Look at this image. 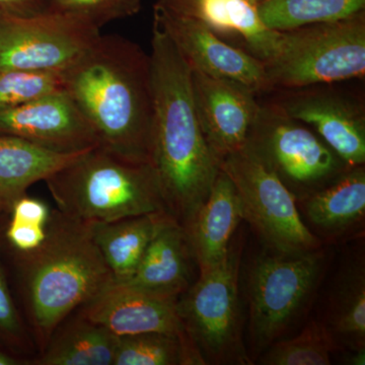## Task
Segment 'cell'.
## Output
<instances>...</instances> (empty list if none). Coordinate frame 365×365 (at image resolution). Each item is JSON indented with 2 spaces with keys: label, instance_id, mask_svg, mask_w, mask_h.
I'll return each mask as SVG.
<instances>
[{
  "label": "cell",
  "instance_id": "28",
  "mask_svg": "<svg viewBox=\"0 0 365 365\" xmlns=\"http://www.w3.org/2000/svg\"><path fill=\"white\" fill-rule=\"evenodd\" d=\"M51 210L42 199L26 194L19 198L4 228L6 248L20 253L37 249L44 242Z\"/></svg>",
  "mask_w": 365,
  "mask_h": 365
},
{
  "label": "cell",
  "instance_id": "30",
  "mask_svg": "<svg viewBox=\"0 0 365 365\" xmlns=\"http://www.w3.org/2000/svg\"><path fill=\"white\" fill-rule=\"evenodd\" d=\"M143 0H50L49 11L69 14L101 30L110 21L138 13Z\"/></svg>",
  "mask_w": 365,
  "mask_h": 365
},
{
  "label": "cell",
  "instance_id": "31",
  "mask_svg": "<svg viewBox=\"0 0 365 365\" xmlns=\"http://www.w3.org/2000/svg\"><path fill=\"white\" fill-rule=\"evenodd\" d=\"M49 9L50 0H0V16H30Z\"/></svg>",
  "mask_w": 365,
  "mask_h": 365
},
{
  "label": "cell",
  "instance_id": "32",
  "mask_svg": "<svg viewBox=\"0 0 365 365\" xmlns=\"http://www.w3.org/2000/svg\"><path fill=\"white\" fill-rule=\"evenodd\" d=\"M26 364L25 360L11 355V353L0 349V365H21Z\"/></svg>",
  "mask_w": 365,
  "mask_h": 365
},
{
  "label": "cell",
  "instance_id": "15",
  "mask_svg": "<svg viewBox=\"0 0 365 365\" xmlns=\"http://www.w3.org/2000/svg\"><path fill=\"white\" fill-rule=\"evenodd\" d=\"M177 302L114 280L76 312L116 336L158 332L190 339Z\"/></svg>",
  "mask_w": 365,
  "mask_h": 365
},
{
  "label": "cell",
  "instance_id": "26",
  "mask_svg": "<svg viewBox=\"0 0 365 365\" xmlns=\"http://www.w3.org/2000/svg\"><path fill=\"white\" fill-rule=\"evenodd\" d=\"M337 342L323 322L313 321L292 338L270 345L262 357L265 365H328Z\"/></svg>",
  "mask_w": 365,
  "mask_h": 365
},
{
  "label": "cell",
  "instance_id": "12",
  "mask_svg": "<svg viewBox=\"0 0 365 365\" xmlns=\"http://www.w3.org/2000/svg\"><path fill=\"white\" fill-rule=\"evenodd\" d=\"M153 21L162 26L191 68L246 86L257 95L270 93L265 66L251 53L228 44L203 21L158 1Z\"/></svg>",
  "mask_w": 365,
  "mask_h": 365
},
{
  "label": "cell",
  "instance_id": "9",
  "mask_svg": "<svg viewBox=\"0 0 365 365\" xmlns=\"http://www.w3.org/2000/svg\"><path fill=\"white\" fill-rule=\"evenodd\" d=\"M220 168L234 182L244 220L270 248L278 253L321 249L319 237L304 223L292 192L251 151H235Z\"/></svg>",
  "mask_w": 365,
  "mask_h": 365
},
{
  "label": "cell",
  "instance_id": "18",
  "mask_svg": "<svg viewBox=\"0 0 365 365\" xmlns=\"http://www.w3.org/2000/svg\"><path fill=\"white\" fill-rule=\"evenodd\" d=\"M193 252L185 228L175 218L151 240L127 284L155 295L179 299L190 287Z\"/></svg>",
  "mask_w": 365,
  "mask_h": 365
},
{
  "label": "cell",
  "instance_id": "8",
  "mask_svg": "<svg viewBox=\"0 0 365 365\" xmlns=\"http://www.w3.org/2000/svg\"><path fill=\"white\" fill-rule=\"evenodd\" d=\"M321 249L259 257L249 273L250 330L259 347L272 344L299 318L321 279Z\"/></svg>",
  "mask_w": 365,
  "mask_h": 365
},
{
  "label": "cell",
  "instance_id": "24",
  "mask_svg": "<svg viewBox=\"0 0 365 365\" xmlns=\"http://www.w3.org/2000/svg\"><path fill=\"white\" fill-rule=\"evenodd\" d=\"M258 7L266 26L284 32L357 16L365 11V0H261Z\"/></svg>",
  "mask_w": 365,
  "mask_h": 365
},
{
  "label": "cell",
  "instance_id": "21",
  "mask_svg": "<svg viewBox=\"0 0 365 365\" xmlns=\"http://www.w3.org/2000/svg\"><path fill=\"white\" fill-rule=\"evenodd\" d=\"M307 220L326 237L352 230L365 215V168H349L325 188L304 200Z\"/></svg>",
  "mask_w": 365,
  "mask_h": 365
},
{
  "label": "cell",
  "instance_id": "27",
  "mask_svg": "<svg viewBox=\"0 0 365 365\" xmlns=\"http://www.w3.org/2000/svg\"><path fill=\"white\" fill-rule=\"evenodd\" d=\"M7 216L0 215V349L25 361H33L38 354L37 347L14 299L4 265V228Z\"/></svg>",
  "mask_w": 365,
  "mask_h": 365
},
{
  "label": "cell",
  "instance_id": "11",
  "mask_svg": "<svg viewBox=\"0 0 365 365\" xmlns=\"http://www.w3.org/2000/svg\"><path fill=\"white\" fill-rule=\"evenodd\" d=\"M325 83L280 90L271 102L287 114L307 124L348 165L365 163V107L364 98Z\"/></svg>",
  "mask_w": 365,
  "mask_h": 365
},
{
  "label": "cell",
  "instance_id": "20",
  "mask_svg": "<svg viewBox=\"0 0 365 365\" xmlns=\"http://www.w3.org/2000/svg\"><path fill=\"white\" fill-rule=\"evenodd\" d=\"M170 218L168 211H158L93 225V239L115 280L130 279L151 240Z\"/></svg>",
  "mask_w": 365,
  "mask_h": 365
},
{
  "label": "cell",
  "instance_id": "5",
  "mask_svg": "<svg viewBox=\"0 0 365 365\" xmlns=\"http://www.w3.org/2000/svg\"><path fill=\"white\" fill-rule=\"evenodd\" d=\"M264 66L271 91L364 78L365 11L281 32Z\"/></svg>",
  "mask_w": 365,
  "mask_h": 365
},
{
  "label": "cell",
  "instance_id": "23",
  "mask_svg": "<svg viewBox=\"0 0 365 365\" xmlns=\"http://www.w3.org/2000/svg\"><path fill=\"white\" fill-rule=\"evenodd\" d=\"M327 328L336 342L351 351L365 350V272L364 262L342 271L334 287Z\"/></svg>",
  "mask_w": 365,
  "mask_h": 365
},
{
  "label": "cell",
  "instance_id": "1",
  "mask_svg": "<svg viewBox=\"0 0 365 365\" xmlns=\"http://www.w3.org/2000/svg\"><path fill=\"white\" fill-rule=\"evenodd\" d=\"M150 56L153 91L151 165L168 212L187 228L207 199L220 163L209 148L197 117L191 67L155 21Z\"/></svg>",
  "mask_w": 365,
  "mask_h": 365
},
{
  "label": "cell",
  "instance_id": "17",
  "mask_svg": "<svg viewBox=\"0 0 365 365\" xmlns=\"http://www.w3.org/2000/svg\"><path fill=\"white\" fill-rule=\"evenodd\" d=\"M163 4L189 14L215 34L237 35L244 40L247 51L265 63L273 56L279 42V31L266 26L255 0H158Z\"/></svg>",
  "mask_w": 365,
  "mask_h": 365
},
{
  "label": "cell",
  "instance_id": "25",
  "mask_svg": "<svg viewBox=\"0 0 365 365\" xmlns=\"http://www.w3.org/2000/svg\"><path fill=\"white\" fill-rule=\"evenodd\" d=\"M202 365L192 341L172 334L118 336L113 365Z\"/></svg>",
  "mask_w": 365,
  "mask_h": 365
},
{
  "label": "cell",
  "instance_id": "7",
  "mask_svg": "<svg viewBox=\"0 0 365 365\" xmlns=\"http://www.w3.org/2000/svg\"><path fill=\"white\" fill-rule=\"evenodd\" d=\"M241 246L199 271L198 280L178 299V313L205 364H251L242 341L239 302Z\"/></svg>",
  "mask_w": 365,
  "mask_h": 365
},
{
  "label": "cell",
  "instance_id": "34",
  "mask_svg": "<svg viewBox=\"0 0 365 365\" xmlns=\"http://www.w3.org/2000/svg\"><path fill=\"white\" fill-rule=\"evenodd\" d=\"M255 1L260 2V1H261V0H255Z\"/></svg>",
  "mask_w": 365,
  "mask_h": 365
},
{
  "label": "cell",
  "instance_id": "16",
  "mask_svg": "<svg viewBox=\"0 0 365 365\" xmlns=\"http://www.w3.org/2000/svg\"><path fill=\"white\" fill-rule=\"evenodd\" d=\"M242 220L241 199L234 182L220 170L207 199L185 230L199 271L213 267L227 257Z\"/></svg>",
  "mask_w": 365,
  "mask_h": 365
},
{
  "label": "cell",
  "instance_id": "19",
  "mask_svg": "<svg viewBox=\"0 0 365 365\" xmlns=\"http://www.w3.org/2000/svg\"><path fill=\"white\" fill-rule=\"evenodd\" d=\"M83 153H56L18 137L0 135V215H9L32 185L45 181Z\"/></svg>",
  "mask_w": 365,
  "mask_h": 365
},
{
  "label": "cell",
  "instance_id": "6",
  "mask_svg": "<svg viewBox=\"0 0 365 365\" xmlns=\"http://www.w3.org/2000/svg\"><path fill=\"white\" fill-rule=\"evenodd\" d=\"M244 148L273 172L299 202L350 168L311 127L271 101L260 103Z\"/></svg>",
  "mask_w": 365,
  "mask_h": 365
},
{
  "label": "cell",
  "instance_id": "4",
  "mask_svg": "<svg viewBox=\"0 0 365 365\" xmlns=\"http://www.w3.org/2000/svg\"><path fill=\"white\" fill-rule=\"evenodd\" d=\"M56 208L95 225L168 211L151 163L93 146L44 181Z\"/></svg>",
  "mask_w": 365,
  "mask_h": 365
},
{
  "label": "cell",
  "instance_id": "3",
  "mask_svg": "<svg viewBox=\"0 0 365 365\" xmlns=\"http://www.w3.org/2000/svg\"><path fill=\"white\" fill-rule=\"evenodd\" d=\"M6 253L38 354L64 319L115 280L93 239V225L57 208L37 249L20 253L6 247Z\"/></svg>",
  "mask_w": 365,
  "mask_h": 365
},
{
  "label": "cell",
  "instance_id": "22",
  "mask_svg": "<svg viewBox=\"0 0 365 365\" xmlns=\"http://www.w3.org/2000/svg\"><path fill=\"white\" fill-rule=\"evenodd\" d=\"M118 336L74 312L60 324L35 365H113Z\"/></svg>",
  "mask_w": 365,
  "mask_h": 365
},
{
  "label": "cell",
  "instance_id": "14",
  "mask_svg": "<svg viewBox=\"0 0 365 365\" xmlns=\"http://www.w3.org/2000/svg\"><path fill=\"white\" fill-rule=\"evenodd\" d=\"M0 135L18 137L61 153L100 144L97 134L66 91L0 111Z\"/></svg>",
  "mask_w": 365,
  "mask_h": 365
},
{
  "label": "cell",
  "instance_id": "33",
  "mask_svg": "<svg viewBox=\"0 0 365 365\" xmlns=\"http://www.w3.org/2000/svg\"><path fill=\"white\" fill-rule=\"evenodd\" d=\"M353 355L350 357L349 361L350 364L354 365H364V357H365V350H361V351H353Z\"/></svg>",
  "mask_w": 365,
  "mask_h": 365
},
{
  "label": "cell",
  "instance_id": "2",
  "mask_svg": "<svg viewBox=\"0 0 365 365\" xmlns=\"http://www.w3.org/2000/svg\"><path fill=\"white\" fill-rule=\"evenodd\" d=\"M63 73L64 91L100 144L151 163L153 73L150 55L116 35H100Z\"/></svg>",
  "mask_w": 365,
  "mask_h": 365
},
{
  "label": "cell",
  "instance_id": "13",
  "mask_svg": "<svg viewBox=\"0 0 365 365\" xmlns=\"http://www.w3.org/2000/svg\"><path fill=\"white\" fill-rule=\"evenodd\" d=\"M197 117L218 162L246 144L260 102L246 86L191 68Z\"/></svg>",
  "mask_w": 365,
  "mask_h": 365
},
{
  "label": "cell",
  "instance_id": "10",
  "mask_svg": "<svg viewBox=\"0 0 365 365\" xmlns=\"http://www.w3.org/2000/svg\"><path fill=\"white\" fill-rule=\"evenodd\" d=\"M101 35L69 14L0 16V69L63 72Z\"/></svg>",
  "mask_w": 365,
  "mask_h": 365
},
{
  "label": "cell",
  "instance_id": "29",
  "mask_svg": "<svg viewBox=\"0 0 365 365\" xmlns=\"http://www.w3.org/2000/svg\"><path fill=\"white\" fill-rule=\"evenodd\" d=\"M64 91L62 72L0 69V111Z\"/></svg>",
  "mask_w": 365,
  "mask_h": 365
}]
</instances>
